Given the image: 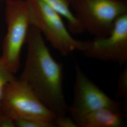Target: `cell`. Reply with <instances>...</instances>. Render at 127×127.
<instances>
[{
	"instance_id": "12",
	"label": "cell",
	"mask_w": 127,
	"mask_h": 127,
	"mask_svg": "<svg viewBox=\"0 0 127 127\" xmlns=\"http://www.w3.org/2000/svg\"><path fill=\"white\" fill-rule=\"evenodd\" d=\"M16 127H55L53 123L46 122L36 120L20 119L14 121Z\"/></svg>"
},
{
	"instance_id": "10",
	"label": "cell",
	"mask_w": 127,
	"mask_h": 127,
	"mask_svg": "<svg viewBox=\"0 0 127 127\" xmlns=\"http://www.w3.org/2000/svg\"><path fill=\"white\" fill-rule=\"evenodd\" d=\"M15 78L0 56V104L5 87Z\"/></svg>"
},
{
	"instance_id": "6",
	"label": "cell",
	"mask_w": 127,
	"mask_h": 127,
	"mask_svg": "<svg viewBox=\"0 0 127 127\" xmlns=\"http://www.w3.org/2000/svg\"><path fill=\"white\" fill-rule=\"evenodd\" d=\"M74 70L73 97L68 108V113L74 122L98 109H120V103L111 98L92 82L77 63L75 64Z\"/></svg>"
},
{
	"instance_id": "5",
	"label": "cell",
	"mask_w": 127,
	"mask_h": 127,
	"mask_svg": "<svg viewBox=\"0 0 127 127\" xmlns=\"http://www.w3.org/2000/svg\"><path fill=\"white\" fill-rule=\"evenodd\" d=\"M5 18L7 30L1 57L14 74L20 67L21 52L30 27L26 0H6Z\"/></svg>"
},
{
	"instance_id": "14",
	"label": "cell",
	"mask_w": 127,
	"mask_h": 127,
	"mask_svg": "<svg viewBox=\"0 0 127 127\" xmlns=\"http://www.w3.org/2000/svg\"><path fill=\"white\" fill-rule=\"evenodd\" d=\"M16 127L13 120L0 113V127Z\"/></svg>"
},
{
	"instance_id": "2",
	"label": "cell",
	"mask_w": 127,
	"mask_h": 127,
	"mask_svg": "<svg viewBox=\"0 0 127 127\" xmlns=\"http://www.w3.org/2000/svg\"><path fill=\"white\" fill-rule=\"evenodd\" d=\"M30 26L35 27L60 54L68 56L82 51L84 41L73 38L62 16L41 0H26Z\"/></svg>"
},
{
	"instance_id": "1",
	"label": "cell",
	"mask_w": 127,
	"mask_h": 127,
	"mask_svg": "<svg viewBox=\"0 0 127 127\" xmlns=\"http://www.w3.org/2000/svg\"><path fill=\"white\" fill-rule=\"evenodd\" d=\"M26 41V60L19 79L57 116L66 115L68 106L64 93L62 64L53 58L35 27L30 26Z\"/></svg>"
},
{
	"instance_id": "8",
	"label": "cell",
	"mask_w": 127,
	"mask_h": 127,
	"mask_svg": "<svg viewBox=\"0 0 127 127\" xmlns=\"http://www.w3.org/2000/svg\"><path fill=\"white\" fill-rule=\"evenodd\" d=\"M75 123L77 127H121L123 119L120 109L104 108L88 113Z\"/></svg>"
},
{
	"instance_id": "3",
	"label": "cell",
	"mask_w": 127,
	"mask_h": 127,
	"mask_svg": "<svg viewBox=\"0 0 127 127\" xmlns=\"http://www.w3.org/2000/svg\"><path fill=\"white\" fill-rule=\"evenodd\" d=\"M71 9L83 31L94 37L107 36L116 20L127 14V1L72 0Z\"/></svg>"
},
{
	"instance_id": "13",
	"label": "cell",
	"mask_w": 127,
	"mask_h": 127,
	"mask_svg": "<svg viewBox=\"0 0 127 127\" xmlns=\"http://www.w3.org/2000/svg\"><path fill=\"white\" fill-rule=\"evenodd\" d=\"M54 124L55 127H77L73 118L66 115L57 116L54 121Z\"/></svg>"
},
{
	"instance_id": "15",
	"label": "cell",
	"mask_w": 127,
	"mask_h": 127,
	"mask_svg": "<svg viewBox=\"0 0 127 127\" xmlns=\"http://www.w3.org/2000/svg\"><path fill=\"white\" fill-rule=\"evenodd\" d=\"M2 0H5L6 1V0H0V1H2Z\"/></svg>"
},
{
	"instance_id": "4",
	"label": "cell",
	"mask_w": 127,
	"mask_h": 127,
	"mask_svg": "<svg viewBox=\"0 0 127 127\" xmlns=\"http://www.w3.org/2000/svg\"><path fill=\"white\" fill-rule=\"evenodd\" d=\"M0 113L14 121L29 119L54 123L57 117L26 84L16 78L5 87Z\"/></svg>"
},
{
	"instance_id": "16",
	"label": "cell",
	"mask_w": 127,
	"mask_h": 127,
	"mask_svg": "<svg viewBox=\"0 0 127 127\" xmlns=\"http://www.w3.org/2000/svg\"><path fill=\"white\" fill-rule=\"evenodd\" d=\"M125 0V1H126V0Z\"/></svg>"
},
{
	"instance_id": "7",
	"label": "cell",
	"mask_w": 127,
	"mask_h": 127,
	"mask_svg": "<svg viewBox=\"0 0 127 127\" xmlns=\"http://www.w3.org/2000/svg\"><path fill=\"white\" fill-rule=\"evenodd\" d=\"M88 58L123 65L127 62V14L115 21L106 36L84 41L82 51Z\"/></svg>"
},
{
	"instance_id": "9",
	"label": "cell",
	"mask_w": 127,
	"mask_h": 127,
	"mask_svg": "<svg viewBox=\"0 0 127 127\" xmlns=\"http://www.w3.org/2000/svg\"><path fill=\"white\" fill-rule=\"evenodd\" d=\"M41 0L66 20L70 32L75 34H79L84 32L75 18L71 9V4L72 0Z\"/></svg>"
},
{
	"instance_id": "11",
	"label": "cell",
	"mask_w": 127,
	"mask_h": 127,
	"mask_svg": "<svg viewBox=\"0 0 127 127\" xmlns=\"http://www.w3.org/2000/svg\"><path fill=\"white\" fill-rule=\"evenodd\" d=\"M116 96L118 98H127V68L119 75Z\"/></svg>"
}]
</instances>
